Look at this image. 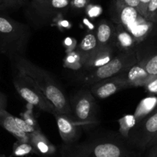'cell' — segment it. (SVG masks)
<instances>
[{
    "instance_id": "cell-1",
    "label": "cell",
    "mask_w": 157,
    "mask_h": 157,
    "mask_svg": "<svg viewBox=\"0 0 157 157\" xmlns=\"http://www.w3.org/2000/svg\"><path fill=\"white\" fill-rule=\"evenodd\" d=\"M18 72L30 77L38 89L52 103L57 112L71 116L69 100L56 80L42 68L36 66L23 56L12 58Z\"/></svg>"
},
{
    "instance_id": "cell-2",
    "label": "cell",
    "mask_w": 157,
    "mask_h": 157,
    "mask_svg": "<svg viewBox=\"0 0 157 157\" xmlns=\"http://www.w3.org/2000/svg\"><path fill=\"white\" fill-rule=\"evenodd\" d=\"M118 136H103L81 143L64 144L61 157H132L134 152Z\"/></svg>"
},
{
    "instance_id": "cell-3",
    "label": "cell",
    "mask_w": 157,
    "mask_h": 157,
    "mask_svg": "<svg viewBox=\"0 0 157 157\" xmlns=\"http://www.w3.org/2000/svg\"><path fill=\"white\" fill-rule=\"evenodd\" d=\"M30 32L27 26L8 17L0 16V41L3 52L12 58L22 56L29 42Z\"/></svg>"
},
{
    "instance_id": "cell-4",
    "label": "cell",
    "mask_w": 157,
    "mask_h": 157,
    "mask_svg": "<svg viewBox=\"0 0 157 157\" xmlns=\"http://www.w3.org/2000/svg\"><path fill=\"white\" fill-rule=\"evenodd\" d=\"M137 62L139 60L136 49L124 51L115 55L107 64L90 71L81 77V83L84 86H92L101 80L117 75Z\"/></svg>"
},
{
    "instance_id": "cell-5",
    "label": "cell",
    "mask_w": 157,
    "mask_h": 157,
    "mask_svg": "<svg viewBox=\"0 0 157 157\" xmlns=\"http://www.w3.org/2000/svg\"><path fill=\"white\" fill-rule=\"evenodd\" d=\"M71 119L79 126L97 124V103L90 90L81 89L69 100Z\"/></svg>"
},
{
    "instance_id": "cell-6",
    "label": "cell",
    "mask_w": 157,
    "mask_h": 157,
    "mask_svg": "<svg viewBox=\"0 0 157 157\" xmlns=\"http://www.w3.org/2000/svg\"><path fill=\"white\" fill-rule=\"evenodd\" d=\"M13 83L15 90L23 99L27 102L28 105L52 115L56 112L52 103L46 98L32 78L25 74L17 72L13 78Z\"/></svg>"
},
{
    "instance_id": "cell-7",
    "label": "cell",
    "mask_w": 157,
    "mask_h": 157,
    "mask_svg": "<svg viewBox=\"0 0 157 157\" xmlns=\"http://www.w3.org/2000/svg\"><path fill=\"white\" fill-rule=\"evenodd\" d=\"M157 133V109L136 123L130 130L127 141L133 147L146 149Z\"/></svg>"
},
{
    "instance_id": "cell-8",
    "label": "cell",
    "mask_w": 157,
    "mask_h": 157,
    "mask_svg": "<svg viewBox=\"0 0 157 157\" xmlns=\"http://www.w3.org/2000/svg\"><path fill=\"white\" fill-rule=\"evenodd\" d=\"M128 87H130L129 85L117 75L94 83L91 86L90 91L94 96L103 99L111 96L121 89Z\"/></svg>"
},
{
    "instance_id": "cell-9",
    "label": "cell",
    "mask_w": 157,
    "mask_h": 157,
    "mask_svg": "<svg viewBox=\"0 0 157 157\" xmlns=\"http://www.w3.org/2000/svg\"><path fill=\"white\" fill-rule=\"evenodd\" d=\"M53 115L56 119L58 132L64 144L76 143L80 135V126L67 115L58 113L57 112H55Z\"/></svg>"
},
{
    "instance_id": "cell-10",
    "label": "cell",
    "mask_w": 157,
    "mask_h": 157,
    "mask_svg": "<svg viewBox=\"0 0 157 157\" xmlns=\"http://www.w3.org/2000/svg\"><path fill=\"white\" fill-rule=\"evenodd\" d=\"M114 46L98 47L83 62V68L88 71L94 70L107 64L114 57Z\"/></svg>"
},
{
    "instance_id": "cell-11",
    "label": "cell",
    "mask_w": 157,
    "mask_h": 157,
    "mask_svg": "<svg viewBox=\"0 0 157 157\" xmlns=\"http://www.w3.org/2000/svg\"><path fill=\"white\" fill-rule=\"evenodd\" d=\"M130 87L133 86H144L153 75L147 73L144 67L137 62L133 65L121 73L118 74Z\"/></svg>"
},
{
    "instance_id": "cell-12",
    "label": "cell",
    "mask_w": 157,
    "mask_h": 157,
    "mask_svg": "<svg viewBox=\"0 0 157 157\" xmlns=\"http://www.w3.org/2000/svg\"><path fill=\"white\" fill-rule=\"evenodd\" d=\"M29 143L33 146L35 154L41 157H52L56 152L55 146L43 134L41 129L29 135Z\"/></svg>"
},
{
    "instance_id": "cell-13",
    "label": "cell",
    "mask_w": 157,
    "mask_h": 157,
    "mask_svg": "<svg viewBox=\"0 0 157 157\" xmlns=\"http://www.w3.org/2000/svg\"><path fill=\"white\" fill-rule=\"evenodd\" d=\"M0 126L15 136L18 141L29 142V135L25 133L18 127L15 116L8 112L6 109L0 112Z\"/></svg>"
},
{
    "instance_id": "cell-14",
    "label": "cell",
    "mask_w": 157,
    "mask_h": 157,
    "mask_svg": "<svg viewBox=\"0 0 157 157\" xmlns=\"http://www.w3.org/2000/svg\"><path fill=\"white\" fill-rule=\"evenodd\" d=\"M117 24L124 26L126 29L131 26L140 17V14L135 8L124 5L121 1H117Z\"/></svg>"
},
{
    "instance_id": "cell-15",
    "label": "cell",
    "mask_w": 157,
    "mask_h": 157,
    "mask_svg": "<svg viewBox=\"0 0 157 157\" xmlns=\"http://www.w3.org/2000/svg\"><path fill=\"white\" fill-rule=\"evenodd\" d=\"M98 46H113L115 47V26L107 21H101L97 27L96 34Z\"/></svg>"
},
{
    "instance_id": "cell-16",
    "label": "cell",
    "mask_w": 157,
    "mask_h": 157,
    "mask_svg": "<svg viewBox=\"0 0 157 157\" xmlns=\"http://www.w3.org/2000/svg\"><path fill=\"white\" fill-rule=\"evenodd\" d=\"M115 46L121 52L135 49L137 42L134 37L123 26L117 24L115 26Z\"/></svg>"
},
{
    "instance_id": "cell-17",
    "label": "cell",
    "mask_w": 157,
    "mask_h": 157,
    "mask_svg": "<svg viewBox=\"0 0 157 157\" xmlns=\"http://www.w3.org/2000/svg\"><path fill=\"white\" fill-rule=\"evenodd\" d=\"M154 23L146 19L141 15L131 26L127 29L136 40L137 42L143 41L151 32Z\"/></svg>"
},
{
    "instance_id": "cell-18",
    "label": "cell",
    "mask_w": 157,
    "mask_h": 157,
    "mask_svg": "<svg viewBox=\"0 0 157 157\" xmlns=\"http://www.w3.org/2000/svg\"><path fill=\"white\" fill-rule=\"evenodd\" d=\"M97 48H98V41H97L95 34L92 33V32L86 34L85 36L82 38L81 42L79 43L78 46H77L76 49H75V51L81 56L82 66L84 60L92 52H94Z\"/></svg>"
},
{
    "instance_id": "cell-19",
    "label": "cell",
    "mask_w": 157,
    "mask_h": 157,
    "mask_svg": "<svg viewBox=\"0 0 157 157\" xmlns=\"http://www.w3.org/2000/svg\"><path fill=\"white\" fill-rule=\"evenodd\" d=\"M157 107V97L149 96L144 99L140 103H139L136 107V111L134 112V116L136 118V122H139L144 117L147 116L150 113L155 111Z\"/></svg>"
},
{
    "instance_id": "cell-20",
    "label": "cell",
    "mask_w": 157,
    "mask_h": 157,
    "mask_svg": "<svg viewBox=\"0 0 157 157\" xmlns=\"http://www.w3.org/2000/svg\"><path fill=\"white\" fill-rule=\"evenodd\" d=\"M136 123L137 122H136L134 115L128 114V115H125L123 117H121L118 120L120 135L124 137V139H127L130 130L134 127Z\"/></svg>"
},
{
    "instance_id": "cell-21",
    "label": "cell",
    "mask_w": 157,
    "mask_h": 157,
    "mask_svg": "<svg viewBox=\"0 0 157 157\" xmlns=\"http://www.w3.org/2000/svg\"><path fill=\"white\" fill-rule=\"evenodd\" d=\"M32 153H35V150L29 142L17 140L14 143L12 148V155L14 156H25Z\"/></svg>"
},
{
    "instance_id": "cell-22",
    "label": "cell",
    "mask_w": 157,
    "mask_h": 157,
    "mask_svg": "<svg viewBox=\"0 0 157 157\" xmlns=\"http://www.w3.org/2000/svg\"><path fill=\"white\" fill-rule=\"evenodd\" d=\"M63 62H64V67L74 69V70H78L82 68L83 66L81 56L75 50L66 54Z\"/></svg>"
},
{
    "instance_id": "cell-23",
    "label": "cell",
    "mask_w": 157,
    "mask_h": 157,
    "mask_svg": "<svg viewBox=\"0 0 157 157\" xmlns=\"http://www.w3.org/2000/svg\"><path fill=\"white\" fill-rule=\"evenodd\" d=\"M139 63L145 69L149 75H157V53L139 61Z\"/></svg>"
},
{
    "instance_id": "cell-24",
    "label": "cell",
    "mask_w": 157,
    "mask_h": 157,
    "mask_svg": "<svg viewBox=\"0 0 157 157\" xmlns=\"http://www.w3.org/2000/svg\"><path fill=\"white\" fill-rule=\"evenodd\" d=\"M21 115L22 119H24L31 126L35 128L36 130L41 129L38 123V121H37L36 118H35V115L33 113V106H31V105H28L27 109L23 113H21Z\"/></svg>"
},
{
    "instance_id": "cell-25",
    "label": "cell",
    "mask_w": 157,
    "mask_h": 157,
    "mask_svg": "<svg viewBox=\"0 0 157 157\" xmlns=\"http://www.w3.org/2000/svg\"><path fill=\"white\" fill-rule=\"evenodd\" d=\"M144 18L153 23H157V0H150L146 10Z\"/></svg>"
},
{
    "instance_id": "cell-26",
    "label": "cell",
    "mask_w": 157,
    "mask_h": 157,
    "mask_svg": "<svg viewBox=\"0 0 157 157\" xmlns=\"http://www.w3.org/2000/svg\"><path fill=\"white\" fill-rule=\"evenodd\" d=\"M15 120L17 126H18V127L19 128L22 132H24L25 133L28 134V135H30V134H32V132L36 131V129H35V128H33L32 126H31L30 125L28 124V123L21 118L15 116Z\"/></svg>"
},
{
    "instance_id": "cell-27",
    "label": "cell",
    "mask_w": 157,
    "mask_h": 157,
    "mask_svg": "<svg viewBox=\"0 0 157 157\" xmlns=\"http://www.w3.org/2000/svg\"><path fill=\"white\" fill-rule=\"evenodd\" d=\"M53 22L61 31L68 30L72 27V25L71 24L68 20L64 19V18L60 16H57V18H55V19L53 20Z\"/></svg>"
},
{
    "instance_id": "cell-28",
    "label": "cell",
    "mask_w": 157,
    "mask_h": 157,
    "mask_svg": "<svg viewBox=\"0 0 157 157\" xmlns=\"http://www.w3.org/2000/svg\"><path fill=\"white\" fill-rule=\"evenodd\" d=\"M147 92L157 95V75H153L150 80L144 86Z\"/></svg>"
},
{
    "instance_id": "cell-29",
    "label": "cell",
    "mask_w": 157,
    "mask_h": 157,
    "mask_svg": "<svg viewBox=\"0 0 157 157\" xmlns=\"http://www.w3.org/2000/svg\"><path fill=\"white\" fill-rule=\"evenodd\" d=\"M64 45L66 48V53L75 50L77 46H78L76 40L73 38H70V37H67L64 40Z\"/></svg>"
},
{
    "instance_id": "cell-30",
    "label": "cell",
    "mask_w": 157,
    "mask_h": 157,
    "mask_svg": "<svg viewBox=\"0 0 157 157\" xmlns=\"http://www.w3.org/2000/svg\"><path fill=\"white\" fill-rule=\"evenodd\" d=\"M101 13V9L99 6H90L87 9V15L90 18H94L98 16Z\"/></svg>"
},
{
    "instance_id": "cell-31",
    "label": "cell",
    "mask_w": 157,
    "mask_h": 157,
    "mask_svg": "<svg viewBox=\"0 0 157 157\" xmlns=\"http://www.w3.org/2000/svg\"><path fill=\"white\" fill-rule=\"evenodd\" d=\"M88 0H73L72 6L76 9H83L87 6Z\"/></svg>"
},
{
    "instance_id": "cell-32",
    "label": "cell",
    "mask_w": 157,
    "mask_h": 157,
    "mask_svg": "<svg viewBox=\"0 0 157 157\" xmlns=\"http://www.w3.org/2000/svg\"><path fill=\"white\" fill-rule=\"evenodd\" d=\"M121 2L124 3V5L128 6H131V7L135 8V9H137V11L139 12L140 9V1L139 0H119Z\"/></svg>"
},
{
    "instance_id": "cell-33",
    "label": "cell",
    "mask_w": 157,
    "mask_h": 157,
    "mask_svg": "<svg viewBox=\"0 0 157 157\" xmlns=\"http://www.w3.org/2000/svg\"><path fill=\"white\" fill-rule=\"evenodd\" d=\"M139 1H140L139 13L142 16L145 17L146 10H147V5H148V3L150 2V0H139Z\"/></svg>"
},
{
    "instance_id": "cell-34",
    "label": "cell",
    "mask_w": 157,
    "mask_h": 157,
    "mask_svg": "<svg viewBox=\"0 0 157 157\" xmlns=\"http://www.w3.org/2000/svg\"><path fill=\"white\" fill-rule=\"evenodd\" d=\"M6 106H7V99L2 92H0V112L6 109Z\"/></svg>"
},
{
    "instance_id": "cell-35",
    "label": "cell",
    "mask_w": 157,
    "mask_h": 157,
    "mask_svg": "<svg viewBox=\"0 0 157 157\" xmlns=\"http://www.w3.org/2000/svg\"><path fill=\"white\" fill-rule=\"evenodd\" d=\"M14 2H15V0H0V10L10 5H12Z\"/></svg>"
},
{
    "instance_id": "cell-36",
    "label": "cell",
    "mask_w": 157,
    "mask_h": 157,
    "mask_svg": "<svg viewBox=\"0 0 157 157\" xmlns=\"http://www.w3.org/2000/svg\"><path fill=\"white\" fill-rule=\"evenodd\" d=\"M150 148V149L147 157H157V143Z\"/></svg>"
},
{
    "instance_id": "cell-37",
    "label": "cell",
    "mask_w": 157,
    "mask_h": 157,
    "mask_svg": "<svg viewBox=\"0 0 157 157\" xmlns=\"http://www.w3.org/2000/svg\"><path fill=\"white\" fill-rule=\"evenodd\" d=\"M156 143H157V133H156V135H155L154 137H153V139L151 140V142H150V145H149V147L148 148L151 147L152 146H153V145L156 144Z\"/></svg>"
},
{
    "instance_id": "cell-38",
    "label": "cell",
    "mask_w": 157,
    "mask_h": 157,
    "mask_svg": "<svg viewBox=\"0 0 157 157\" xmlns=\"http://www.w3.org/2000/svg\"><path fill=\"white\" fill-rule=\"evenodd\" d=\"M0 157H6V156H5L4 155H1V154H0Z\"/></svg>"
},
{
    "instance_id": "cell-39",
    "label": "cell",
    "mask_w": 157,
    "mask_h": 157,
    "mask_svg": "<svg viewBox=\"0 0 157 157\" xmlns=\"http://www.w3.org/2000/svg\"><path fill=\"white\" fill-rule=\"evenodd\" d=\"M156 97H157V95H156ZM156 109H157V107H156Z\"/></svg>"
}]
</instances>
